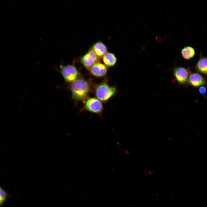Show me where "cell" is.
<instances>
[{
	"label": "cell",
	"instance_id": "6da1fadb",
	"mask_svg": "<svg viewBox=\"0 0 207 207\" xmlns=\"http://www.w3.org/2000/svg\"><path fill=\"white\" fill-rule=\"evenodd\" d=\"M90 85L86 80L77 79L71 82L70 85L72 97L77 101H82L87 98L90 90Z\"/></svg>",
	"mask_w": 207,
	"mask_h": 207
},
{
	"label": "cell",
	"instance_id": "7a4b0ae2",
	"mask_svg": "<svg viewBox=\"0 0 207 207\" xmlns=\"http://www.w3.org/2000/svg\"><path fill=\"white\" fill-rule=\"evenodd\" d=\"M115 88L108 85L106 83H101L97 86L95 89L97 97L102 101L109 99L115 93Z\"/></svg>",
	"mask_w": 207,
	"mask_h": 207
},
{
	"label": "cell",
	"instance_id": "3957f363",
	"mask_svg": "<svg viewBox=\"0 0 207 207\" xmlns=\"http://www.w3.org/2000/svg\"><path fill=\"white\" fill-rule=\"evenodd\" d=\"M60 68V72L66 81L72 82L77 79L78 72L74 65H61Z\"/></svg>",
	"mask_w": 207,
	"mask_h": 207
},
{
	"label": "cell",
	"instance_id": "277c9868",
	"mask_svg": "<svg viewBox=\"0 0 207 207\" xmlns=\"http://www.w3.org/2000/svg\"><path fill=\"white\" fill-rule=\"evenodd\" d=\"M173 71L175 78L178 83L183 85L187 83L190 75V71L188 69L175 66Z\"/></svg>",
	"mask_w": 207,
	"mask_h": 207
},
{
	"label": "cell",
	"instance_id": "5b68a950",
	"mask_svg": "<svg viewBox=\"0 0 207 207\" xmlns=\"http://www.w3.org/2000/svg\"><path fill=\"white\" fill-rule=\"evenodd\" d=\"M98 57L92 49H90L80 59L82 64L87 69H90L94 64L98 62Z\"/></svg>",
	"mask_w": 207,
	"mask_h": 207
},
{
	"label": "cell",
	"instance_id": "8992f818",
	"mask_svg": "<svg viewBox=\"0 0 207 207\" xmlns=\"http://www.w3.org/2000/svg\"><path fill=\"white\" fill-rule=\"evenodd\" d=\"M85 109L91 112L100 114L103 110V106L99 99L95 98H91L86 101Z\"/></svg>",
	"mask_w": 207,
	"mask_h": 207
},
{
	"label": "cell",
	"instance_id": "52a82bcc",
	"mask_svg": "<svg viewBox=\"0 0 207 207\" xmlns=\"http://www.w3.org/2000/svg\"><path fill=\"white\" fill-rule=\"evenodd\" d=\"M188 82L190 85L196 87L202 86L206 84L205 78L198 73H193L190 74Z\"/></svg>",
	"mask_w": 207,
	"mask_h": 207
},
{
	"label": "cell",
	"instance_id": "ba28073f",
	"mask_svg": "<svg viewBox=\"0 0 207 207\" xmlns=\"http://www.w3.org/2000/svg\"><path fill=\"white\" fill-rule=\"evenodd\" d=\"M91 73L97 77H102L106 74L107 69L104 64L99 62L94 64L90 69Z\"/></svg>",
	"mask_w": 207,
	"mask_h": 207
},
{
	"label": "cell",
	"instance_id": "9c48e42d",
	"mask_svg": "<svg viewBox=\"0 0 207 207\" xmlns=\"http://www.w3.org/2000/svg\"><path fill=\"white\" fill-rule=\"evenodd\" d=\"M92 49L99 57H102L107 51L106 46L101 41L95 43L93 45Z\"/></svg>",
	"mask_w": 207,
	"mask_h": 207
},
{
	"label": "cell",
	"instance_id": "30bf717a",
	"mask_svg": "<svg viewBox=\"0 0 207 207\" xmlns=\"http://www.w3.org/2000/svg\"><path fill=\"white\" fill-rule=\"evenodd\" d=\"M102 60L105 65L111 67L115 65L117 60L114 53L107 52L102 57Z\"/></svg>",
	"mask_w": 207,
	"mask_h": 207
},
{
	"label": "cell",
	"instance_id": "8fae6325",
	"mask_svg": "<svg viewBox=\"0 0 207 207\" xmlns=\"http://www.w3.org/2000/svg\"><path fill=\"white\" fill-rule=\"evenodd\" d=\"M196 68L200 72L207 74V57L201 56L196 64Z\"/></svg>",
	"mask_w": 207,
	"mask_h": 207
},
{
	"label": "cell",
	"instance_id": "7c38bea8",
	"mask_svg": "<svg viewBox=\"0 0 207 207\" xmlns=\"http://www.w3.org/2000/svg\"><path fill=\"white\" fill-rule=\"evenodd\" d=\"M182 57L185 59L188 60L193 58L195 53V49L190 46L185 47L181 51Z\"/></svg>",
	"mask_w": 207,
	"mask_h": 207
},
{
	"label": "cell",
	"instance_id": "4fadbf2b",
	"mask_svg": "<svg viewBox=\"0 0 207 207\" xmlns=\"http://www.w3.org/2000/svg\"><path fill=\"white\" fill-rule=\"evenodd\" d=\"M9 195L7 193L0 185V207H3V206L7 200Z\"/></svg>",
	"mask_w": 207,
	"mask_h": 207
},
{
	"label": "cell",
	"instance_id": "5bb4252c",
	"mask_svg": "<svg viewBox=\"0 0 207 207\" xmlns=\"http://www.w3.org/2000/svg\"><path fill=\"white\" fill-rule=\"evenodd\" d=\"M200 93L202 95H205L206 92V89L205 87L202 86L200 87L199 89Z\"/></svg>",
	"mask_w": 207,
	"mask_h": 207
},
{
	"label": "cell",
	"instance_id": "9a60e30c",
	"mask_svg": "<svg viewBox=\"0 0 207 207\" xmlns=\"http://www.w3.org/2000/svg\"><path fill=\"white\" fill-rule=\"evenodd\" d=\"M154 172V171L153 170H145L143 172V173L146 175H151Z\"/></svg>",
	"mask_w": 207,
	"mask_h": 207
}]
</instances>
